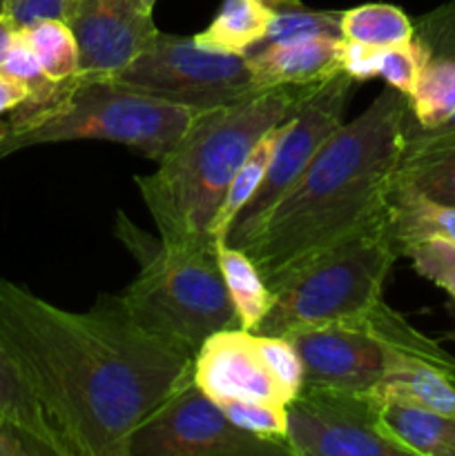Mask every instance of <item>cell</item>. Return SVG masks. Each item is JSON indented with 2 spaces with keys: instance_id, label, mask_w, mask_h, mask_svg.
Here are the masks:
<instances>
[{
  "instance_id": "cell-1",
  "label": "cell",
  "mask_w": 455,
  "mask_h": 456,
  "mask_svg": "<svg viewBox=\"0 0 455 456\" xmlns=\"http://www.w3.org/2000/svg\"><path fill=\"white\" fill-rule=\"evenodd\" d=\"M0 347L65 456H128L134 430L192 379L194 356L143 332L101 294L85 314L0 279Z\"/></svg>"
},
{
  "instance_id": "cell-2",
  "label": "cell",
  "mask_w": 455,
  "mask_h": 456,
  "mask_svg": "<svg viewBox=\"0 0 455 456\" xmlns=\"http://www.w3.org/2000/svg\"><path fill=\"white\" fill-rule=\"evenodd\" d=\"M409 96L388 87L324 142L248 245L268 285L386 216L406 141Z\"/></svg>"
},
{
  "instance_id": "cell-3",
  "label": "cell",
  "mask_w": 455,
  "mask_h": 456,
  "mask_svg": "<svg viewBox=\"0 0 455 456\" xmlns=\"http://www.w3.org/2000/svg\"><path fill=\"white\" fill-rule=\"evenodd\" d=\"M317 85L268 87L199 111L177 145L156 160V172L134 178L165 245L214 249L210 225L230 181L254 145L284 125Z\"/></svg>"
},
{
  "instance_id": "cell-4",
  "label": "cell",
  "mask_w": 455,
  "mask_h": 456,
  "mask_svg": "<svg viewBox=\"0 0 455 456\" xmlns=\"http://www.w3.org/2000/svg\"><path fill=\"white\" fill-rule=\"evenodd\" d=\"M116 234L136 258L138 274L123 292L107 297L136 328L190 356L212 334L239 328L217 249L165 245L123 212L116 214Z\"/></svg>"
},
{
  "instance_id": "cell-5",
  "label": "cell",
  "mask_w": 455,
  "mask_h": 456,
  "mask_svg": "<svg viewBox=\"0 0 455 456\" xmlns=\"http://www.w3.org/2000/svg\"><path fill=\"white\" fill-rule=\"evenodd\" d=\"M199 111L134 92L105 76H74L40 105L9 114L0 159L25 147L71 141H105L159 160L186 134Z\"/></svg>"
},
{
  "instance_id": "cell-6",
  "label": "cell",
  "mask_w": 455,
  "mask_h": 456,
  "mask_svg": "<svg viewBox=\"0 0 455 456\" xmlns=\"http://www.w3.org/2000/svg\"><path fill=\"white\" fill-rule=\"evenodd\" d=\"M400 256L388 209L379 221L272 281V305L254 332L288 337L294 330L366 314L384 298V285Z\"/></svg>"
},
{
  "instance_id": "cell-7",
  "label": "cell",
  "mask_w": 455,
  "mask_h": 456,
  "mask_svg": "<svg viewBox=\"0 0 455 456\" xmlns=\"http://www.w3.org/2000/svg\"><path fill=\"white\" fill-rule=\"evenodd\" d=\"M105 78L194 111L217 110L261 92L245 53L217 52L196 43L194 36L163 31L128 67Z\"/></svg>"
},
{
  "instance_id": "cell-8",
  "label": "cell",
  "mask_w": 455,
  "mask_h": 456,
  "mask_svg": "<svg viewBox=\"0 0 455 456\" xmlns=\"http://www.w3.org/2000/svg\"><path fill=\"white\" fill-rule=\"evenodd\" d=\"M357 85L360 83L355 78L339 69L337 74L317 85L297 111L281 125L261 185L232 223L226 245L248 249L263 218L306 172L324 142L342 127L346 105Z\"/></svg>"
},
{
  "instance_id": "cell-9",
  "label": "cell",
  "mask_w": 455,
  "mask_h": 456,
  "mask_svg": "<svg viewBox=\"0 0 455 456\" xmlns=\"http://www.w3.org/2000/svg\"><path fill=\"white\" fill-rule=\"evenodd\" d=\"M284 441L236 428L221 405L187 381L134 430L128 456H284Z\"/></svg>"
},
{
  "instance_id": "cell-10",
  "label": "cell",
  "mask_w": 455,
  "mask_h": 456,
  "mask_svg": "<svg viewBox=\"0 0 455 456\" xmlns=\"http://www.w3.org/2000/svg\"><path fill=\"white\" fill-rule=\"evenodd\" d=\"M285 414V445L294 456H410L384 435L370 392L303 386Z\"/></svg>"
},
{
  "instance_id": "cell-11",
  "label": "cell",
  "mask_w": 455,
  "mask_h": 456,
  "mask_svg": "<svg viewBox=\"0 0 455 456\" xmlns=\"http://www.w3.org/2000/svg\"><path fill=\"white\" fill-rule=\"evenodd\" d=\"M285 338L302 359L303 386L370 392L386 372L388 346L368 314L294 330Z\"/></svg>"
},
{
  "instance_id": "cell-12",
  "label": "cell",
  "mask_w": 455,
  "mask_h": 456,
  "mask_svg": "<svg viewBox=\"0 0 455 456\" xmlns=\"http://www.w3.org/2000/svg\"><path fill=\"white\" fill-rule=\"evenodd\" d=\"M67 25L79 43L80 76L116 74L159 34L136 0H76Z\"/></svg>"
},
{
  "instance_id": "cell-13",
  "label": "cell",
  "mask_w": 455,
  "mask_h": 456,
  "mask_svg": "<svg viewBox=\"0 0 455 456\" xmlns=\"http://www.w3.org/2000/svg\"><path fill=\"white\" fill-rule=\"evenodd\" d=\"M192 381L217 403L221 401H268L288 405L290 395L268 370L257 334L221 330L205 338L192 361Z\"/></svg>"
},
{
  "instance_id": "cell-14",
  "label": "cell",
  "mask_w": 455,
  "mask_h": 456,
  "mask_svg": "<svg viewBox=\"0 0 455 456\" xmlns=\"http://www.w3.org/2000/svg\"><path fill=\"white\" fill-rule=\"evenodd\" d=\"M342 43L343 38L335 36H312L252 49L245 58L261 89L281 85H317L342 69Z\"/></svg>"
},
{
  "instance_id": "cell-15",
  "label": "cell",
  "mask_w": 455,
  "mask_h": 456,
  "mask_svg": "<svg viewBox=\"0 0 455 456\" xmlns=\"http://www.w3.org/2000/svg\"><path fill=\"white\" fill-rule=\"evenodd\" d=\"M370 395L455 417V365L388 350L386 372Z\"/></svg>"
},
{
  "instance_id": "cell-16",
  "label": "cell",
  "mask_w": 455,
  "mask_h": 456,
  "mask_svg": "<svg viewBox=\"0 0 455 456\" xmlns=\"http://www.w3.org/2000/svg\"><path fill=\"white\" fill-rule=\"evenodd\" d=\"M375 401L384 435L410 456H455V417L406 401L379 396Z\"/></svg>"
},
{
  "instance_id": "cell-17",
  "label": "cell",
  "mask_w": 455,
  "mask_h": 456,
  "mask_svg": "<svg viewBox=\"0 0 455 456\" xmlns=\"http://www.w3.org/2000/svg\"><path fill=\"white\" fill-rule=\"evenodd\" d=\"M0 432L16 436L27 452L65 456L36 396L0 347Z\"/></svg>"
},
{
  "instance_id": "cell-18",
  "label": "cell",
  "mask_w": 455,
  "mask_h": 456,
  "mask_svg": "<svg viewBox=\"0 0 455 456\" xmlns=\"http://www.w3.org/2000/svg\"><path fill=\"white\" fill-rule=\"evenodd\" d=\"M275 9L261 0H223L214 20L194 36L199 45L228 53H248L266 34Z\"/></svg>"
},
{
  "instance_id": "cell-19",
  "label": "cell",
  "mask_w": 455,
  "mask_h": 456,
  "mask_svg": "<svg viewBox=\"0 0 455 456\" xmlns=\"http://www.w3.org/2000/svg\"><path fill=\"white\" fill-rule=\"evenodd\" d=\"M217 263L232 305H235L239 328L254 332L272 305L270 288L244 249L221 245L217 248Z\"/></svg>"
},
{
  "instance_id": "cell-20",
  "label": "cell",
  "mask_w": 455,
  "mask_h": 456,
  "mask_svg": "<svg viewBox=\"0 0 455 456\" xmlns=\"http://www.w3.org/2000/svg\"><path fill=\"white\" fill-rule=\"evenodd\" d=\"M455 114V58L431 56L409 96V120L415 127H437Z\"/></svg>"
},
{
  "instance_id": "cell-21",
  "label": "cell",
  "mask_w": 455,
  "mask_h": 456,
  "mask_svg": "<svg viewBox=\"0 0 455 456\" xmlns=\"http://www.w3.org/2000/svg\"><path fill=\"white\" fill-rule=\"evenodd\" d=\"M279 127L270 129V132L254 145V150L250 151L245 163L241 165L239 172L235 174V178H232L230 185H228L226 196H223L221 205H219L217 209V216H214L212 225H210V239H212L214 249L226 245V236L228 232H230L232 223H235V218L239 216L241 209L248 205V200L252 199L254 191L261 185L263 174H266L268 163H270L272 150H275V142L277 138H279Z\"/></svg>"
},
{
  "instance_id": "cell-22",
  "label": "cell",
  "mask_w": 455,
  "mask_h": 456,
  "mask_svg": "<svg viewBox=\"0 0 455 456\" xmlns=\"http://www.w3.org/2000/svg\"><path fill=\"white\" fill-rule=\"evenodd\" d=\"M342 36L370 47H393L413 38L415 22L395 4L368 3L342 12Z\"/></svg>"
},
{
  "instance_id": "cell-23",
  "label": "cell",
  "mask_w": 455,
  "mask_h": 456,
  "mask_svg": "<svg viewBox=\"0 0 455 456\" xmlns=\"http://www.w3.org/2000/svg\"><path fill=\"white\" fill-rule=\"evenodd\" d=\"M21 36L29 45L31 52L38 58L45 74L56 83L70 80L79 76L80 53L76 36L65 20L58 18H45V20L31 22L21 27Z\"/></svg>"
},
{
  "instance_id": "cell-24",
  "label": "cell",
  "mask_w": 455,
  "mask_h": 456,
  "mask_svg": "<svg viewBox=\"0 0 455 456\" xmlns=\"http://www.w3.org/2000/svg\"><path fill=\"white\" fill-rule=\"evenodd\" d=\"M397 183L435 203L455 208V145L435 154L401 160Z\"/></svg>"
},
{
  "instance_id": "cell-25",
  "label": "cell",
  "mask_w": 455,
  "mask_h": 456,
  "mask_svg": "<svg viewBox=\"0 0 455 456\" xmlns=\"http://www.w3.org/2000/svg\"><path fill=\"white\" fill-rule=\"evenodd\" d=\"M312 36H335V38H343L342 12H317V9H308L303 4L290 9H277L266 34H263V38L252 49H261L277 43H288V40L312 38Z\"/></svg>"
},
{
  "instance_id": "cell-26",
  "label": "cell",
  "mask_w": 455,
  "mask_h": 456,
  "mask_svg": "<svg viewBox=\"0 0 455 456\" xmlns=\"http://www.w3.org/2000/svg\"><path fill=\"white\" fill-rule=\"evenodd\" d=\"M406 256L422 279L444 289L455 301V239L431 234L418 236L401 245Z\"/></svg>"
},
{
  "instance_id": "cell-27",
  "label": "cell",
  "mask_w": 455,
  "mask_h": 456,
  "mask_svg": "<svg viewBox=\"0 0 455 456\" xmlns=\"http://www.w3.org/2000/svg\"><path fill=\"white\" fill-rule=\"evenodd\" d=\"M426 61V47L422 45V40L413 36L409 43L393 45V47H379L377 76L386 80L388 87L397 89L404 96H410Z\"/></svg>"
},
{
  "instance_id": "cell-28",
  "label": "cell",
  "mask_w": 455,
  "mask_h": 456,
  "mask_svg": "<svg viewBox=\"0 0 455 456\" xmlns=\"http://www.w3.org/2000/svg\"><path fill=\"white\" fill-rule=\"evenodd\" d=\"M0 71L13 76V78L21 80L29 89V98L22 105H40V102L49 101L56 94L58 85H61L45 74L36 53L31 52V47L21 36V29H18L16 38H13L12 47H9L7 56H4L3 65H0Z\"/></svg>"
},
{
  "instance_id": "cell-29",
  "label": "cell",
  "mask_w": 455,
  "mask_h": 456,
  "mask_svg": "<svg viewBox=\"0 0 455 456\" xmlns=\"http://www.w3.org/2000/svg\"><path fill=\"white\" fill-rule=\"evenodd\" d=\"M219 405L241 430L285 444V430H288L285 405L268 403V401H221Z\"/></svg>"
},
{
  "instance_id": "cell-30",
  "label": "cell",
  "mask_w": 455,
  "mask_h": 456,
  "mask_svg": "<svg viewBox=\"0 0 455 456\" xmlns=\"http://www.w3.org/2000/svg\"><path fill=\"white\" fill-rule=\"evenodd\" d=\"M74 7L76 0H7V13L18 27H27L45 18H58L67 22Z\"/></svg>"
},
{
  "instance_id": "cell-31",
  "label": "cell",
  "mask_w": 455,
  "mask_h": 456,
  "mask_svg": "<svg viewBox=\"0 0 455 456\" xmlns=\"http://www.w3.org/2000/svg\"><path fill=\"white\" fill-rule=\"evenodd\" d=\"M377 53L379 47L343 38L342 52H339V67L357 83H364V80L377 76Z\"/></svg>"
},
{
  "instance_id": "cell-32",
  "label": "cell",
  "mask_w": 455,
  "mask_h": 456,
  "mask_svg": "<svg viewBox=\"0 0 455 456\" xmlns=\"http://www.w3.org/2000/svg\"><path fill=\"white\" fill-rule=\"evenodd\" d=\"M27 98H29V89L13 76L0 71V118L18 110L22 102H27Z\"/></svg>"
},
{
  "instance_id": "cell-33",
  "label": "cell",
  "mask_w": 455,
  "mask_h": 456,
  "mask_svg": "<svg viewBox=\"0 0 455 456\" xmlns=\"http://www.w3.org/2000/svg\"><path fill=\"white\" fill-rule=\"evenodd\" d=\"M18 29H21V27L16 25V20H13L7 12L0 13V65H3L4 56H7L9 47H12Z\"/></svg>"
},
{
  "instance_id": "cell-34",
  "label": "cell",
  "mask_w": 455,
  "mask_h": 456,
  "mask_svg": "<svg viewBox=\"0 0 455 456\" xmlns=\"http://www.w3.org/2000/svg\"><path fill=\"white\" fill-rule=\"evenodd\" d=\"M261 3H266L268 7H272L277 12V9H290V7H299V0H261Z\"/></svg>"
},
{
  "instance_id": "cell-35",
  "label": "cell",
  "mask_w": 455,
  "mask_h": 456,
  "mask_svg": "<svg viewBox=\"0 0 455 456\" xmlns=\"http://www.w3.org/2000/svg\"><path fill=\"white\" fill-rule=\"evenodd\" d=\"M138 4H141L143 9H147V12H154V4H156V0H136Z\"/></svg>"
},
{
  "instance_id": "cell-36",
  "label": "cell",
  "mask_w": 455,
  "mask_h": 456,
  "mask_svg": "<svg viewBox=\"0 0 455 456\" xmlns=\"http://www.w3.org/2000/svg\"><path fill=\"white\" fill-rule=\"evenodd\" d=\"M4 136H7V120L0 118V142L4 141Z\"/></svg>"
},
{
  "instance_id": "cell-37",
  "label": "cell",
  "mask_w": 455,
  "mask_h": 456,
  "mask_svg": "<svg viewBox=\"0 0 455 456\" xmlns=\"http://www.w3.org/2000/svg\"><path fill=\"white\" fill-rule=\"evenodd\" d=\"M7 12V0H0V13Z\"/></svg>"
},
{
  "instance_id": "cell-38",
  "label": "cell",
  "mask_w": 455,
  "mask_h": 456,
  "mask_svg": "<svg viewBox=\"0 0 455 456\" xmlns=\"http://www.w3.org/2000/svg\"><path fill=\"white\" fill-rule=\"evenodd\" d=\"M449 338H453V341H455V332H451V334H449Z\"/></svg>"
}]
</instances>
